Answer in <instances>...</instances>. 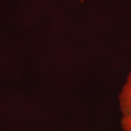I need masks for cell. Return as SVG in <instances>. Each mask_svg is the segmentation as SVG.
I'll return each instance as SVG.
<instances>
[{"mask_svg":"<svg viewBox=\"0 0 131 131\" xmlns=\"http://www.w3.org/2000/svg\"><path fill=\"white\" fill-rule=\"evenodd\" d=\"M118 101L122 117L131 118V70L119 92Z\"/></svg>","mask_w":131,"mask_h":131,"instance_id":"obj_1","label":"cell"},{"mask_svg":"<svg viewBox=\"0 0 131 131\" xmlns=\"http://www.w3.org/2000/svg\"><path fill=\"white\" fill-rule=\"evenodd\" d=\"M121 126L123 131H131V118L122 117Z\"/></svg>","mask_w":131,"mask_h":131,"instance_id":"obj_2","label":"cell"}]
</instances>
